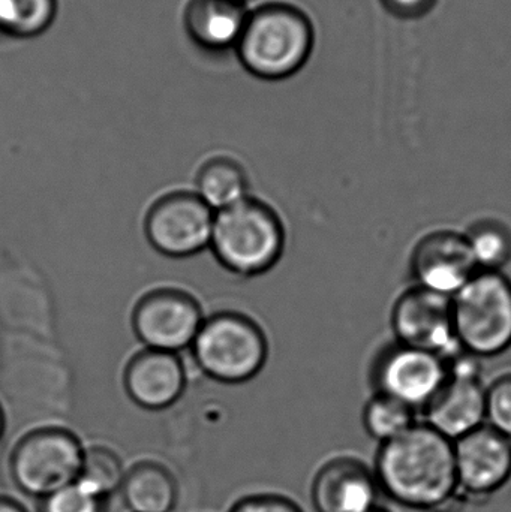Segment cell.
Returning <instances> with one entry per match:
<instances>
[{"instance_id": "obj_8", "label": "cell", "mask_w": 511, "mask_h": 512, "mask_svg": "<svg viewBox=\"0 0 511 512\" xmlns=\"http://www.w3.org/2000/svg\"><path fill=\"white\" fill-rule=\"evenodd\" d=\"M203 322L197 298L177 288L147 292L132 312V328L146 348L174 354L191 348Z\"/></svg>"}, {"instance_id": "obj_22", "label": "cell", "mask_w": 511, "mask_h": 512, "mask_svg": "<svg viewBox=\"0 0 511 512\" xmlns=\"http://www.w3.org/2000/svg\"><path fill=\"white\" fill-rule=\"evenodd\" d=\"M125 475L122 460L114 451L105 447H92L84 450L77 483L108 501L122 489Z\"/></svg>"}, {"instance_id": "obj_29", "label": "cell", "mask_w": 511, "mask_h": 512, "mask_svg": "<svg viewBox=\"0 0 511 512\" xmlns=\"http://www.w3.org/2000/svg\"><path fill=\"white\" fill-rule=\"evenodd\" d=\"M369 512H390V511L386 510V508L380 507V505H378L377 508H374V510L369 511Z\"/></svg>"}, {"instance_id": "obj_27", "label": "cell", "mask_w": 511, "mask_h": 512, "mask_svg": "<svg viewBox=\"0 0 511 512\" xmlns=\"http://www.w3.org/2000/svg\"><path fill=\"white\" fill-rule=\"evenodd\" d=\"M0 512H27L18 502L0 496Z\"/></svg>"}, {"instance_id": "obj_1", "label": "cell", "mask_w": 511, "mask_h": 512, "mask_svg": "<svg viewBox=\"0 0 511 512\" xmlns=\"http://www.w3.org/2000/svg\"><path fill=\"white\" fill-rule=\"evenodd\" d=\"M375 478L384 495L416 511H449L459 499L455 442L416 423L398 438L380 445Z\"/></svg>"}, {"instance_id": "obj_11", "label": "cell", "mask_w": 511, "mask_h": 512, "mask_svg": "<svg viewBox=\"0 0 511 512\" xmlns=\"http://www.w3.org/2000/svg\"><path fill=\"white\" fill-rule=\"evenodd\" d=\"M473 355L449 360V379L426 406V424L452 442L486 424V387Z\"/></svg>"}, {"instance_id": "obj_7", "label": "cell", "mask_w": 511, "mask_h": 512, "mask_svg": "<svg viewBox=\"0 0 511 512\" xmlns=\"http://www.w3.org/2000/svg\"><path fill=\"white\" fill-rule=\"evenodd\" d=\"M215 213L195 192H170L152 204L144 231L159 254L188 258L209 248Z\"/></svg>"}, {"instance_id": "obj_14", "label": "cell", "mask_w": 511, "mask_h": 512, "mask_svg": "<svg viewBox=\"0 0 511 512\" xmlns=\"http://www.w3.org/2000/svg\"><path fill=\"white\" fill-rule=\"evenodd\" d=\"M374 471L350 457L330 460L315 475L312 504L317 512H369L378 507Z\"/></svg>"}, {"instance_id": "obj_10", "label": "cell", "mask_w": 511, "mask_h": 512, "mask_svg": "<svg viewBox=\"0 0 511 512\" xmlns=\"http://www.w3.org/2000/svg\"><path fill=\"white\" fill-rule=\"evenodd\" d=\"M449 361L440 355L396 342L374 366L377 393L425 409L449 379Z\"/></svg>"}, {"instance_id": "obj_15", "label": "cell", "mask_w": 511, "mask_h": 512, "mask_svg": "<svg viewBox=\"0 0 511 512\" xmlns=\"http://www.w3.org/2000/svg\"><path fill=\"white\" fill-rule=\"evenodd\" d=\"M123 384L132 402L149 411H161L182 397L185 367L174 352L146 348L126 364Z\"/></svg>"}, {"instance_id": "obj_20", "label": "cell", "mask_w": 511, "mask_h": 512, "mask_svg": "<svg viewBox=\"0 0 511 512\" xmlns=\"http://www.w3.org/2000/svg\"><path fill=\"white\" fill-rule=\"evenodd\" d=\"M414 412L399 400L377 393L363 409V427L374 441L386 444L416 424Z\"/></svg>"}, {"instance_id": "obj_26", "label": "cell", "mask_w": 511, "mask_h": 512, "mask_svg": "<svg viewBox=\"0 0 511 512\" xmlns=\"http://www.w3.org/2000/svg\"><path fill=\"white\" fill-rule=\"evenodd\" d=\"M381 3L395 17L416 20L429 14L437 0H381Z\"/></svg>"}, {"instance_id": "obj_21", "label": "cell", "mask_w": 511, "mask_h": 512, "mask_svg": "<svg viewBox=\"0 0 511 512\" xmlns=\"http://www.w3.org/2000/svg\"><path fill=\"white\" fill-rule=\"evenodd\" d=\"M465 239L479 271H501L511 261V231L503 222H477Z\"/></svg>"}, {"instance_id": "obj_6", "label": "cell", "mask_w": 511, "mask_h": 512, "mask_svg": "<svg viewBox=\"0 0 511 512\" xmlns=\"http://www.w3.org/2000/svg\"><path fill=\"white\" fill-rule=\"evenodd\" d=\"M84 450L80 439L62 427L33 430L12 451V480L24 495L41 501L77 481Z\"/></svg>"}, {"instance_id": "obj_12", "label": "cell", "mask_w": 511, "mask_h": 512, "mask_svg": "<svg viewBox=\"0 0 511 512\" xmlns=\"http://www.w3.org/2000/svg\"><path fill=\"white\" fill-rule=\"evenodd\" d=\"M455 463L461 493L494 495L511 478V439L485 424L455 442Z\"/></svg>"}, {"instance_id": "obj_5", "label": "cell", "mask_w": 511, "mask_h": 512, "mask_svg": "<svg viewBox=\"0 0 511 512\" xmlns=\"http://www.w3.org/2000/svg\"><path fill=\"white\" fill-rule=\"evenodd\" d=\"M191 349L198 367L222 384L251 381L263 370L269 355L260 324L234 310H222L204 319Z\"/></svg>"}, {"instance_id": "obj_24", "label": "cell", "mask_w": 511, "mask_h": 512, "mask_svg": "<svg viewBox=\"0 0 511 512\" xmlns=\"http://www.w3.org/2000/svg\"><path fill=\"white\" fill-rule=\"evenodd\" d=\"M486 424L511 439V373L486 387Z\"/></svg>"}, {"instance_id": "obj_23", "label": "cell", "mask_w": 511, "mask_h": 512, "mask_svg": "<svg viewBox=\"0 0 511 512\" xmlns=\"http://www.w3.org/2000/svg\"><path fill=\"white\" fill-rule=\"evenodd\" d=\"M39 512H108V501L75 481L41 499Z\"/></svg>"}, {"instance_id": "obj_19", "label": "cell", "mask_w": 511, "mask_h": 512, "mask_svg": "<svg viewBox=\"0 0 511 512\" xmlns=\"http://www.w3.org/2000/svg\"><path fill=\"white\" fill-rule=\"evenodd\" d=\"M56 15L57 0H0V33L35 38L50 29Z\"/></svg>"}, {"instance_id": "obj_28", "label": "cell", "mask_w": 511, "mask_h": 512, "mask_svg": "<svg viewBox=\"0 0 511 512\" xmlns=\"http://www.w3.org/2000/svg\"><path fill=\"white\" fill-rule=\"evenodd\" d=\"M3 432H5V414H3L2 406H0V439H2Z\"/></svg>"}, {"instance_id": "obj_18", "label": "cell", "mask_w": 511, "mask_h": 512, "mask_svg": "<svg viewBox=\"0 0 511 512\" xmlns=\"http://www.w3.org/2000/svg\"><path fill=\"white\" fill-rule=\"evenodd\" d=\"M195 186V194L215 212L249 197V179L245 168L227 156L204 162L198 170Z\"/></svg>"}, {"instance_id": "obj_3", "label": "cell", "mask_w": 511, "mask_h": 512, "mask_svg": "<svg viewBox=\"0 0 511 512\" xmlns=\"http://www.w3.org/2000/svg\"><path fill=\"white\" fill-rule=\"evenodd\" d=\"M209 248L231 273L260 276L272 270L284 254V224L269 204L246 197L215 213Z\"/></svg>"}, {"instance_id": "obj_25", "label": "cell", "mask_w": 511, "mask_h": 512, "mask_svg": "<svg viewBox=\"0 0 511 512\" xmlns=\"http://www.w3.org/2000/svg\"><path fill=\"white\" fill-rule=\"evenodd\" d=\"M230 512H303L296 502L279 495H254L240 499Z\"/></svg>"}, {"instance_id": "obj_4", "label": "cell", "mask_w": 511, "mask_h": 512, "mask_svg": "<svg viewBox=\"0 0 511 512\" xmlns=\"http://www.w3.org/2000/svg\"><path fill=\"white\" fill-rule=\"evenodd\" d=\"M456 339L465 354L497 357L511 346V280L477 271L452 297Z\"/></svg>"}, {"instance_id": "obj_17", "label": "cell", "mask_w": 511, "mask_h": 512, "mask_svg": "<svg viewBox=\"0 0 511 512\" xmlns=\"http://www.w3.org/2000/svg\"><path fill=\"white\" fill-rule=\"evenodd\" d=\"M120 492L131 512H171L179 499L171 472L153 462L138 463L126 471Z\"/></svg>"}, {"instance_id": "obj_9", "label": "cell", "mask_w": 511, "mask_h": 512, "mask_svg": "<svg viewBox=\"0 0 511 512\" xmlns=\"http://www.w3.org/2000/svg\"><path fill=\"white\" fill-rule=\"evenodd\" d=\"M392 327L401 345L440 355L447 361L461 354L453 325L452 297L414 286L396 300Z\"/></svg>"}, {"instance_id": "obj_16", "label": "cell", "mask_w": 511, "mask_h": 512, "mask_svg": "<svg viewBox=\"0 0 511 512\" xmlns=\"http://www.w3.org/2000/svg\"><path fill=\"white\" fill-rule=\"evenodd\" d=\"M248 14L246 5L234 0H189L183 23L194 44L219 53L236 48Z\"/></svg>"}, {"instance_id": "obj_2", "label": "cell", "mask_w": 511, "mask_h": 512, "mask_svg": "<svg viewBox=\"0 0 511 512\" xmlns=\"http://www.w3.org/2000/svg\"><path fill=\"white\" fill-rule=\"evenodd\" d=\"M314 44L311 18L297 6L275 2L249 12L234 50L249 74L278 81L306 65Z\"/></svg>"}, {"instance_id": "obj_13", "label": "cell", "mask_w": 511, "mask_h": 512, "mask_svg": "<svg viewBox=\"0 0 511 512\" xmlns=\"http://www.w3.org/2000/svg\"><path fill=\"white\" fill-rule=\"evenodd\" d=\"M479 271L465 234L435 231L419 240L411 255L416 286L453 297Z\"/></svg>"}, {"instance_id": "obj_30", "label": "cell", "mask_w": 511, "mask_h": 512, "mask_svg": "<svg viewBox=\"0 0 511 512\" xmlns=\"http://www.w3.org/2000/svg\"><path fill=\"white\" fill-rule=\"evenodd\" d=\"M234 2L243 3V5H246V2H249V0H234Z\"/></svg>"}]
</instances>
